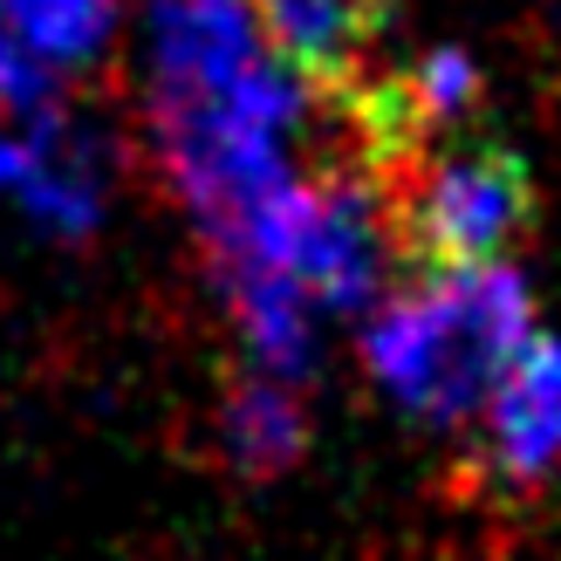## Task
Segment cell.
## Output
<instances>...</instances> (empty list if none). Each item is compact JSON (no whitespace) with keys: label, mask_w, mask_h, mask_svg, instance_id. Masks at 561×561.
I'll return each mask as SVG.
<instances>
[{"label":"cell","mask_w":561,"mask_h":561,"mask_svg":"<svg viewBox=\"0 0 561 561\" xmlns=\"http://www.w3.org/2000/svg\"><path fill=\"white\" fill-rule=\"evenodd\" d=\"M535 335V288L514 261L500 267H417L363 316V377L417 425H472L500 370Z\"/></svg>","instance_id":"obj_2"},{"label":"cell","mask_w":561,"mask_h":561,"mask_svg":"<svg viewBox=\"0 0 561 561\" xmlns=\"http://www.w3.org/2000/svg\"><path fill=\"white\" fill-rule=\"evenodd\" d=\"M0 206L48 240H90L110 213V164L82 124L35 110L0 124Z\"/></svg>","instance_id":"obj_4"},{"label":"cell","mask_w":561,"mask_h":561,"mask_svg":"<svg viewBox=\"0 0 561 561\" xmlns=\"http://www.w3.org/2000/svg\"><path fill=\"white\" fill-rule=\"evenodd\" d=\"M261 48L308 96L363 90V62L383 48L398 0H247Z\"/></svg>","instance_id":"obj_6"},{"label":"cell","mask_w":561,"mask_h":561,"mask_svg":"<svg viewBox=\"0 0 561 561\" xmlns=\"http://www.w3.org/2000/svg\"><path fill=\"white\" fill-rule=\"evenodd\" d=\"M480 480L493 493H541L561 472V335H527L480 404Z\"/></svg>","instance_id":"obj_5"},{"label":"cell","mask_w":561,"mask_h":561,"mask_svg":"<svg viewBox=\"0 0 561 561\" xmlns=\"http://www.w3.org/2000/svg\"><path fill=\"white\" fill-rule=\"evenodd\" d=\"M301 445H308L301 390L247 370L227 390V404H219V453H227V466L247 472V480H274V472H288L301 459Z\"/></svg>","instance_id":"obj_7"},{"label":"cell","mask_w":561,"mask_h":561,"mask_svg":"<svg viewBox=\"0 0 561 561\" xmlns=\"http://www.w3.org/2000/svg\"><path fill=\"white\" fill-rule=\"evenodd\" d=\"M0 21H8L14 42L62 82V76H90L110 55L124 0H0Z\"/></svg>","instance_id":"obj_8"},{"label":"cell","mask_w":561,"mask_h":561,"mask_svg":"<svg viewBox=\"0 0 561 561\" xmlns=\"http://www.w3.org/2000/svg\"><path fill=\"white\" fill-rule=\"evenodd\" d=\"M383 213L398 254L425 274L500 267L535 233L541 192L527 158L500 137H438L432 151H417L383 179Z\"/></svg>","instance_id":"obj_3"},{"label":"cell","mask_w":561,"mask_h":561,"mask_svg":"<svg viewBox=\"0 0 561 561\" xmlns=\"http://www.w3.org/2000/svg\"><path fill=\"white\" fill-rule=\"evenodd\" d=\"M48 96H55V76L14 42V27L0 21V124H8V117H35V110H48Z\"/></svg>","instance_id":"obj_9"},{"label":"cell","mask_w":561,"mask_h":561,"mask_svg":"<svg viewBox=\"0 0 561 561\" xmlns=\"http://www.w3.org/2000/svg\"><path fill=\"white\" fill-rule=\"evenodd\" d=\"M308 90L261 48L247 0H151L145 14V130L172 199L199 240H227L301 164Z\"/></svg>","instance_id":"obj_1"}]
</instances>
